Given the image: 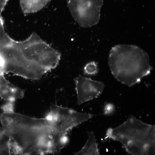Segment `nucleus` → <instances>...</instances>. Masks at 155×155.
<instances>
[{
  "instance_id": "nucleus-8",
  "label": "nucleus",
  "mask_w": 155,
  "mask_h": 155,
  "mask_svg": "<svg viewBox=\"0 0 155 155\" xmlns=\"http://www.w3.org/2000/svg\"><path fill=\"white\" fill-rule=\"evenodd\" d=\"M50 0H20V7L25 14L36 13L45 7Z\"/></svg>"
},
{
  "instance_id": "nucleus-7",
  "label": "nucleus",
  "mask_w": 155,
  "mask_h": 155,
  "mask_svg": "<svg viewBox=\"0 0 155 155\" xmlns=\"http://www.w3.org/2000/svg\"><path fill=\"white\" fill-rule=\"evenodd\" d=\"M24 90L12 84L7 80L4 73H0V97L9 101H14L23 98Z\"/></svg>"
},
{
  "instance_id": "nucleus-6",
  "label": "nucleus",
  "mask_w": 155,
  "mask_h": 155,
  "mask_svg": "<svg viewBox=\"0 0 155 155\" xmlns=\"http://www.w3.org/2000/svg\"><path fill=\"white\" fill-rule=\"evenodd\" d=\"M74 80L77 95V103L79 105L97 98L101 94L104 87L102 82L94 80L80 74Z\"/></svg>"
},
{
  "instance_id": "nucleus-5",
  "label": "nucleus",
  "mask_w": 155,
  "mask_h": 155,
  "mask_svg": "<svg viewBox=\"0 0 155 155\" xmlns=\"http://www.w3.org/2000/svg\"><path fill=\"white\" fill-rule=\"evenodd\" d=\"M57 131L66 135L73 128L92 118L93 115L78 112L69 108L52 103L51 111L47 115Z\"/></svg>"
},
{
  "instance_id": "nucleus-4",
  "label": "nucleus",
  "mask_w": 155,
  "mask_h": 155,
  "mask_svg": "<svg viewBox=\"0 0 155 155\" xmlns=\"http://www.w3.org/2000/svg\"><path fill=\"white\" fill-rule=\"evenodd\" d=\"M67 2L71 16L80 27H90L98 22L103 0H67Z\"/></svg>"
},
{
  "instance_id": "nucleus-16",
  "label": "nucleus",
  "mask_w": 155,
  "mask_h": 155,
  "mask_svg": "<svg viewBox=\"0 0 155 155\" xmlns=\"http://www.w3.org/2000/svg\"><path fill=\"white\" fill-rule=\"evenodd\" d=\"M121 0V1H123L124 0Z\"/></svg>"
},
{
  "instance_id": "nucleus-13",
  "label": "nucleus",
  "mask_w": 155,
  "mask_h": 155,
  "mask_svg": "<svg viewBox=\"0 0 155 155\" xmlns=\"http://www.w3.org/2000/svg\"><path fill=\"white\" fill-rule=\"evenodd\" d=\"M10 154H22L21 150L15 142L11 138L9 144Z\"/></svg>"
},
{
  "instance_id": "nucleus-1",
  "label": "nucleus",
  "mask_w": 155,
  "mask_h": 155,
  "mask_svg": "<svg viewBox=\"0 0 155 155\" xmlns=\"http://www.w3.org/2000/svg\"><path fill=\"white\" fill-rule=\"evenodd\" d=\"M1 129L16 144L23 155L57 154L60 135L46 116L30 117L14 112L0 116Z\"/></svg>"
},
{
  "instance_id": "nucleus-11",
  "label": "nucleus",
  "mask_w": 155,
  "mask_h": 155,
  "mask_svg": "<svg viewBox=\"0 0 155 155\" xmlns=\"http://www.w3.org/2000/svg\"><path fill=\"white\" fill-rule=\"evenodd\" d=\"M84 73L87 75H95L98 72L97 64L94 61H92L87 63L84 66Z\"/></svg>"
},
{
  "instance_id": "nucleus-3",
  "label": "nucleus",
  "mask_w": 155,
  "mask_h": 155,
  "mask_svg": "<svg viewBox=\"0 0 155 155\" xmlns=\"http://www.w3.org/2000/svg\"><path fill=\"white\" fill-rule=\"evenodd\" d=\"M108 139L120 142L131 155L155 153V125L145 123L132 115L118 127L108 128L103 141Z\"/></svg>"
},
{
  "instance_id": "nucleus-14",
  "label": "nucleus",
  "mask_w": 155,
  "mask_h": 155,
  "mask_svg": "<svg viewBox=\"0 0 155 155\" xmlns=\"http://www.w3.org/2000/svg\"><path fill=\"white\" fill-rule=\"evenodd\" d=\"M14 102L9 101L7 103L3 105L1 108L3 112L11 113L14 112Z\"/></svg>"
},
{
  "instance_id": "nucleus-10",
  "label": "nucleus",
  "mask_w": 155,
  "mask_h": 155,
  "mask_svg": "<svg viewBox=\"0 0 155 155\" xmlns=\"http://www.w3.org/2000/svg\"><path fill=\"white\" fill-rule=\"evenodd\" d=\"M10 136L0 129V154H10L9 144Z\"/></svg>"
},
{
  "instance_id": "nucleus-9",
  "label": "nucleus",
  "mask_w": 155,
  "mask_h": 155,
  "mask_svg": "<svg viewBox=\"0 0 155 155\" xmlns=\"http://www.w3.org/2000/svg\"><path fill=\"white\" fill-rule=\"evenodd\" d=\"M88 137L87 142L81 150L74 153L77 155H100L98 147V144L93 131L88 133Z\"/></svg>"
},
{
  "instance_id": "nucleus-12",
  "label": "nucleus",
  "mask_w": 155,
  "mask_h": 155,
  "mask_svg": "<svg viewBox=\"0 0 155 155\" xmlns=\"http://www.w3.org/2000/svg\"><path fill=\"white\" fill-rule=\"evenodd\" d=\"M4 8L3 7L0 6V40L4 39L8 35L5 30L3 20L1 15L2 12Z\"/></svg>"
},
{
  "instance_id": "nucleus-2",
  "label": "nucleus",
  "mask_w": 155,
  "mask_h": 155,
  "mask_svg": "<svg viewBox=\"0 0 155 155\" xmlns=\"http://www.w3.org/2000/svg\"><path fill=\"white\" fill-rule=\"evenodd\" d=\"M108 64L115 78L129 86L140 82L142 78L150 73L152 68L147 53L132 45L113 47L109 54Z\"/></svg>"
},
{
  "instance_id": "nucleus-15",
  "label": "nucleus",
  "mask_w": 155,
  "mask_h": 155,
  "mask_svg": "<svg viewBox=\"0 0 155 155\" xmlns=\"http://www.w3.org/2000/svg\"><path fill=\"white\" fill-rule=\"evenodd\" d=\"M104 113L107 115L112 114L115 110V107L113 104L107 103L105 104L104 107Z\"/></svg>"
}]
</instances>
